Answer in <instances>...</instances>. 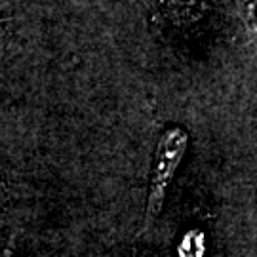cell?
Returning <instances> with one entry per match:
<instances>
[{"mask_svg": "<svg viewBox=\"0 0 257 257\" xmlns=\"http://www.w3.org/2000/svg\"><path fill=\"white\" fill-rule=\"evenodd\" d=\"M240 16L244 18V23L248 31H251V37L255 33V18H253V10H255V0H236Z\"/></svg>", "mask_w": 257, "mask_h": 257, "instance_id": "cell-4", "label": "cell"}, {"mask_svg": "<svg viewBox=\"0 0 257 257\" xmlns=\"http://www.w3.org/2000/svg\"><path fill=\"white\" fill-rule=\"evenodd\" d=\"M206 248H204V238L198 230H191L187 232L177 248V255L179 257H202Z\"/></svg>", "mask_w": 257, "mask_h": 257, "instance_id": "cell-2", "label": "cell"}, {"mask_svg": "<svg viewBox=\"0 0 257 257\" xmlns=\"http://www.w3.org/2000/svg\"><path fill=\"white\" fill-rule=\"evenodd\" d=\"M0 257H21V255H18L16 251H12V249H8V248H2L0 249Z\"/></svg>", "mask_w": 257, "mask_h": 257, "instance_id": "cell-6", "label": "cell"}, {"mask_svg": "<svg viewBox=\"0 0 257 257\" xmlns=\"http://www.w3.org/2000/svg\"><path fill=\"white\" fill-rule=\"evenodd\" d=\"M14 21H16V18H0V59L8 57L16 50Z\"/></svg>", "mask_w": 257, "mask_h": 257, "instance_id": "cell-3", "label": "cell"}, {"mask_svg": "<svg viewBox=\"0 0 257 257\" xmlns=\"http://www.w3.org/2000/svg\"><path fill=\"white\" fill-rule=\"evenodd\" d=\"M10 202V191H8V183L0 177V217L4 215V211L8 208Z\"/></svg>", "mask_w": 257, "mask_h": 257, "instance_id": "cell-5", "label": "cell"}, {"mask_svg": "<svg viewBox=\"0 0 257 257\" xmlns=\"http://www.w3.org/2000/svg\"><path fill=\"white\" fill-rule=\"evenodd\" d=\"M187 147H189V134L181 126L166 128L156 141L151 179H149L147 206H145V215H143L139 236L147 234L153 229L155 221L158 219L162 206H164L166 193L170 189V183L174 181V175L187 153Z\"/></svg>", "mask_w": 257, "mask_h": 257, "instance_id": "cell-1", "label": "cell"}]
</instances>
